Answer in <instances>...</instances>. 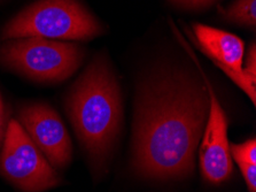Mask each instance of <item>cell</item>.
Segmentation results:
<instances>
[{
    "instance_id": "cell-11",
    "label": "cell",
    "mask_w": 256,
    "mask_h": 192,
    "mask_svg": "<svg viewBox=\"0 0 256 192\" xmlns=\"http://www.w3.org/2000/svg\"><path fill=\"white\" fill-rule=\"evenodd\" d=\"M250 192L256 191V164L236 161Z\"/></svg>"
},
{
    "instance_id": "cell-13",
    "label": "cell",
    "mask_w": 256,
    "mask_h": 192,
    "mask_svg": "<svg viewBox=\"0 0 256 192\" xmlns=\"http://www.w3.org/2000/svg\"><path fill=\"white\" fill-rule=\"evenodd\" d=\"M172 2L178 4V5L190 7V9H196V7L208 6L209 4L216 2V0H172Z\"/></svg>"
},
{
    "instance_id": "cell-4",
    "label": "cell",
    "mask_w": 256,
    "mask_h": 192,
    "mask_svg": "<svg viewBox=\"0 0 256 192\" xmlns=\"http://www.w3.org/2000/svg\"><path fill=\"white\" fill-rule=\"evenodd\" d=\"M2 58L10 67L34 80L60 82L78 68L82 53L74 43L28 37L7 43Z\"/></svg>"
},
{
    "instance_id": "cell-8",
    "label": "cell",
    "mask_w": 256,
    "mask_h": 192,
    "mask_svg": "<svg viewBox=\"0 0 256 192\" xmlns=\"http://www.w3.org/2000/svg\"><path fill=\"white\" fill-rule=\"evenodd\" d=\"M193 30L202 52L215 64H220L234 70L242 69L245 45L239 37L199 23L193 25Z\"/></svg>"
},
{
    "instance_id": "cell-1",
    "label": "cell",
    "mask_w": 256,
    "mask_h": 192,
    "mask_svg": "<svg viewBox=\"0 0 256 192\" xmlns=\"http://www.w3.org/2000/svg\"><path fill=\"white\" fill-rule=\"evenodd\" d=\"M209 111L208 89L182 70H164L140 89L134 120V164L154 178L192 173Z\"/></svg>"
},
{
    "instance_id": "cell-12",
    "label": "cell",
    "mask_w": 256,
    "mask_h": 192,
    "mask_svg": "<svg viewBox=\"0 0 256 192\" xmlns=\"http://www.w3.org/2000/svg\"><path fill=\"white\" fill-rule=\"evenodd\" d=\"M253 80L256 81V45L253 44L248 51L246 59V68L244 69Z\"/></svg>"
},
{
    "instance_id": "cell-6",
    "label": "cell",
    "mask_w": 256,
    "mask_h": 192,
    "mask_svg": "<svg viewBox=\"0 0 256 192\" xmlns=\"http://www.w3.org/2000/svg\"><path fill=\"white\" fill-rule=\"evenodd\" d=\"M18 120L51 166L64 168L70 162V137L53 108L44 104L31 105L22 109Z\"/></svg>"
},
{
    "instance_id": "cell-9",
    "label": "cell",
    "mask_w": 256,
    "mask_h": 192,
    "mask_svg": "<svg viewBox=\"0 0 256 192\" xmlns=\"http://www.w3.org/2000/svg\"><path fill=\"white\" fill-rule=\"evenodd\" d=\"M222 13L232 22L247 27H255L256 0H236L228 10L222 11Z\"/></svg>"
},
{
    "instance_id": "cell-14",
    "label": "cell",
    "mask_w": 256,
    "mask_h": 192,
    "mask_svg": "<svg viewBox=\"0 0 256 192\" xmlns=\"http://www.w3.org/2000/svg\"><path fill=\"white\" fill-rule=\"evenodd\" d=\"M5 108H4V104L0 97V144L5 136Z\"/></svg>"
},
{
    "instance_id": "cell-10",
    "label": "cell",
    "mask_w": 256,
    "mask_h": 192,
    "mask_svg": "<svg viewBox=\"0 0 256 192\" xmlns=\"http://www.w3.org/2000/svg\"><path fill=\"white\" fill-rule=\"evenodd\" d=\"M230 153L234 161L256 164V140L248 139L242 144H230Z\"/></svg>"
},
{
    "instance_id": "cell-7",
    "label": "cell",
    "mask_w": 256,
    "mask_h": 192,
    "mask_svg": "<svg viewBox=\"0 0 256 192\" xmlns=\"http://www.w3.org/2000/svg\"><path fill=\"white\" fill-rule=\"evenodd\" d=\"M207 83L209 111L202 143L199 151L201 174L208 182L218 184L226 181L234 171V161L228 140V119L217 100L214 89Z\"/></svg>"
},
{
    "instance_id": "cell-3",
    "label": "cell",
    "mask_w": 256,
    "mask_h": 192,
    "mask_svg": "<svg viewBox=\"0 0 256 192\" xmlns=\"http://www.w3.org/2000/svg\"><path fill=\"white\" fill-rule=\"evenodd\" d=\"M100 33L96 20L76 0H40L12 20L2 38L88 41Z\"/></svg>"
},
{
    "instance_id": "cell-2",
    "label": "cell",
    "mask_w": 256,
    "mask_h": 192,
    "mask_svg": "<svg viewBox=\"0 0 256 192\" xmlns=\"http://www.w3.org/2000/svg\"><path fill=\"white\" fill-rule=\"evenodd\" d=\"M68 112L88 153L92 158H104L118 136L122 119L118 84L104 59L92 62L74 85Z\"/></svg>"
},
{
    "instance_id": "cell-5",
    "label": "cell",
    "mask_w": 256,
    "mask_h": 192,
    "mask_svg": "<svg viewBox=\"0 0 256 192\" xmlns=\"http://www.w3.org/2000/svg\"><path fill=\"white\" fill-rule=\"evenodd\" d=\"M0 173L23 192H42L60 183L51 163L16 120H10L5 131Z\"/></svg>"
}]
</instances>
